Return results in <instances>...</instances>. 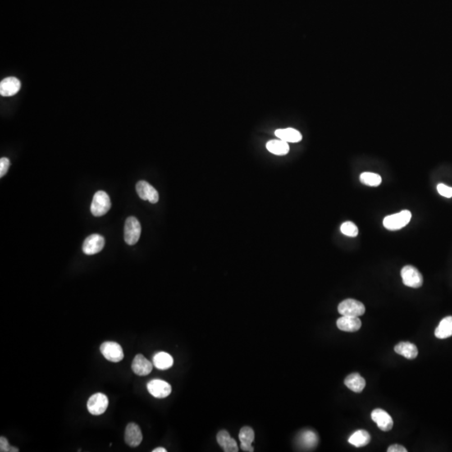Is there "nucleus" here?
<instances>
[{"label":"nucleus","instance_id":"f03ea898","mask_svg":"<svg viewBox=\"0 0 452 452\" xmlns=\"http://www.w3.org/2000/svg\"><path fill=\"white\" fill-rule=\"evenodd\" d=\"M411 216L409 211H403L399 213L386 216L384 219L383 225L389 230H400L409 224Z\"/></svg>","mask_w":452,"mask_h":452},{"label":"nucleus","instance_id":"a878e982","mask_svg":"<svg viewBox=\"0 0 452 452\" xmlns=\"http://www.w3.org/2000/svg\"><path fill=\"white\" fill-rule=\"evenodd\" d=\"M340 230H341V232L343 233L344 235H347V236L356 237L358 235V227L356 226L355 224H353V223L351 222V221L344 222V224L341 225Z\"/></svg>","mask_w":452,"mask_h":452},{"label":"nucleus","instance_id":"c756f323","mask_svg":"<svg viewBox=\"0 0 452 452\" xmlns=\"http://www.w3.org/2000/svg\"><path fill=\"white\" fill-rule=\"evenodd\" d=\"M10 162L7 157H2L0 159V177L3 178L7 174L8 170L10 169Z\"/></svg>","mask_w":452,"mask_h":452},{"label":"nucleus","instance_id":"bb28decb","mask_svg":"<svg viewBox=\"0 0 452 452\" xmlns=\"http://www.w3.org/2000/svg\"><path fill=\"white\" fill-rule=\"evenodd\" d=\"M0 451L1 452H19V449L10 445L9 440L4 436L0 437Z\"/></svg>","mask_w":452,"mask_h":452},{"label":"nucleus","instance_id":"6e6552de","mask_svg":"<svg viewBox=\"0 0 452 452\" xmlns=\"http://www.w3.org/2000/svg\"><path fill=\"white\" fill-rule=\"evenodd\" d=\"M147 389L149 394L154 398L163 399L169 396L172 392V387L169 383L162 380H152L148 383Z\"/></svg>","mask_w":452,"mask_h":452},{"label":"nucleus","instance_id":"2eb2a0df","mask_svg":"<svg viewBox=\"0 0 452 452\" xmlns=\"http://www.w3.org/2000/svg\"><path fill=\"white\" fill-rule=\"evenodd\" d=\"M21 84L15 77H7L0 83V94L3 97H12L20 91Z\"/></svg>","mask_w":452,"mask_h":452},{"label":"nucleus","instance_id":"4468645a","mask_svg":"<svg viewBox=\"0 0 452 452\" xmlns=\"http://www.w3.org/2000/svg\"><path fill=\"white\" fill-rule=\"evenodd\" d=\"M337 326L341 331L348 332V333H354L361 328L362 322L357 317H348V316H342L337 321Z\"/></svg>","mask_w":452,"mask_h":452},{"label":"nucleus","instance_id":"7ed1b4c3","mask_svg":"<svg viewBox=\"0 0 452 452\" xmlns=\"http://www.w3.org/2000/svg\"><path fill=\"white\" fill-rule=\"evenodd\" d=\"M141 227L140 222L135 217H129L127 219L124 226V239L127 244L133 245L137 244L140 239Z\"/></svg>","mask_w":452,"mask_h":452},{"label":"nucleus","instance_id":"412c9836","mask_svg":"<svg viewBox=\"0 0 452 452\" xmlns=\"http://www.w3.org/2000/svg\"><path fill=\"white\" fill-rule=\"evenodd\" d=\"M298 443L302 447L312 449L317 445L318 437L314 431L307 430L302 431L298 436Z\"/></svg>","mask_w":452,"mask_h":452},{"label":"nucleus","instance_id":"393cba45","mask_svg":"<svg viewBox=\"0 0 452 452\" xmlns=\"http://www.w3.org/2000/svg\"><path fill=\"white\" fill-rule=\"evenodd\" d=\"M360 182L367 186L377 187L382 183V178L379 174L375 173L364 172L361 174Z\"/></svg>","mask_w":452,"mask_h":452},{"label":"nucleus","instance_id":"f3484780","mask_svg":"<svg viewBox=\"0 0 452 452\" xmlns=\"http://www.w3.org/2000/svg\"><path fill=\"white\" fill-rule=\"evenodd\" d=\"M344 384L348 389L355 393H361L366 385L365 380L357 373L348 375L344 380Z\"/></svg>","mask_w":452,"mask_h":452},{"label":"nucleus","instance_id":"2f4dec72","mask_svg":"<svg viewBox=\"0 0 452 452\" xmlns=\"http://www.w3.org/2000/svg\"><path fill=\"white\" fill-rule=\"evenodd\" d=\"M388 452H407V449L403 446V445H398V444H395V445H392L389 446L387 449Z\"/></svg>","mask_w":452,"mask_h":452},{"label":"nucleus","instance_id":"f257e3e1","mask_svg":"<svg viewBox=\"0 0 452 452\" xmlns=\"http://www.w3.org/2000/svg\"><path fill=\"white\" fill-rule=\"evenodd\" d=\"M111 207V199L104 191H98L95 194L91 206L92 215L96 217L104 216Z\"/></svg>","mask_w":452,"mask_h":452},{"label":"nucleus","instance_id":"6ab92c4d","mask_svg":"<svg viewBox=\"0 0 452 452\" xmlns=\"http://www.w3.org/2000/svg\"><path fill=\"white\" fill-rule=\"evenodd\" d=\"M152 363L157 369H169L174 365V358L170 353L165 352H159L153 356Z\"/></svg>","mask_w":452,"mask_h":452},{"label":"nucleus","instance_id":"ddd939ff","mask_svg":"<svg viewBox=\"0 0 452 452\" xmlns=\"http://www.w3.org/2000/svg\"><path fill=\"white\" fill-rule=\"evenodd\" d=\"M153 363L142 354H137L132 363V369L136 375L147 376L152 371Z\"/></svg>","mask_w":452,"mask_h":452},{"label":"nucleus","instance_id":"c85d7f7f","mask_svg":"<svg viewBox=\"0 0 452 452\" xmlns=\"http://www.w3.org/2000/svg\"><path fill=\"white\" fill-rule=\"evenodd\" d=\"M437 191L440 195L445 198H452V188L445 184H439L437 185Z\"/></svg>","mask_w":452,"mask_h":452},{"label":"nucleus","instance_id":"b1692460","mask_svg":"<svg viewBox=\"0 0 452 452\" xmlns=\"http://www.w3.org/2000/svg\"><path fill=\"white\" fill-rule=\"evenodd\" d=\"M266 148L269 152L276 155L287 154L290 150L288 143L281 139L269 141L268 143H266Z\"/></svg>","mask_w":452,"mask_h":452},{"label":"nucleus","instance_id":"39448f33","mask_svg":"<svg viewBox=\"0 0 452 452\" xmlns=\"http://www.w3.org/2000/svg\"><path fill=\"white\" fill-rule=\"evenodd\" d=\"M100 350L103 357L112 363H118L124 359L122 348L116 342H104L100 347Z\"/></svg>","mask_w":452,"mask_h":452},{"label":"nucleus","instance_id":"9d476101","mask_svg":"<svg viewBox=\"0 0 452 452\" xmlns=\"http://www.w3.org/2000/svg\"><path fill=\"white\" fill-rule=\"evenodd\" d=\"M136 190H137L138 196L143 200H148L152 203H156L158 202V199H159L158 192L151 184H148V182L143 181V180L138 182L136 185Z\"/></svg>","mask_w":452,"mask_h":452},{"label":"nucleus","instance_id":"dca6fc26","mask_svg":"<svg viewBox=\"0 0 452 452\" xmlns=\"http://www.w3.org/2000/svg\"><path fill=\"white\" fill-rule=\"evenodd\" d=\"M239 439L240 440V448L242 450L247 452L254 451L252 443L255 440V432L252 427L250 426L242 427L239 431Z\"/></svg>","mask_w":452,"mask_h":452},{"label":"nucleus","instance_id":"7c9ffc66","mask_svg":"<svg viewBox=\"0 0 452 452\" xmlns=\"http://www.w3.org/2000/svg\"><path fill=\"white\" fill-rule=\"evenodd\" d=\"M223 450H224V451L225 452L238 451V450H239V447H238V445H237V442L235 441V439L231 438V439L229 440V442L223 447Z\"/></svg>","mask_w":452,"mask_h":452},{"label":"nucleus","instance_id":"423d86ee","mask_svg":"<svg viewBox=\"0 0 452 452\" xmlns=\"http://www.w3.org/2000/svg\"><path fill=\"white\" fill-rule=\"evenodd\" d=\"M109 400L107 395L102 393H97L88 399L87 409L92 416H101L106 412Z\"/></svg>","mask_w":452,"mask_h":452},{"label":"nucleus","instance_id":"a211bd4d","mask_svg":"<svg viewBox=\"0 0 452 452\" xmlns=\"http://www.w3.org/2000/svg\"><path fill=\"white\" fill-rule=\"evenodd\" d=\"M394 351L408 359H415L418 355V348L409 342H400L394 347Z\"/></svg>","mask_w":452,"mask_h":452},{"label":"nucleus","instance_id":"9b49d317","mask_svg":"<svg viewBox=\"0 0 452 452\" xmlns=\"http://www.w3.org/2000/svg\"><path fill=\"white\" fill-rule=\"evenodd\" d=\"M371 418L377 424L378 427L383 431H389L393 428L394 421L391 416L382 409H375L372 411Z\"/></svg>","mask_w":452,"mask_h":452},{"label":"nucleus","instance_id":"0eeeda50","mask_svg":"<svg viewBox=\"0 0 452 452\" xmlns=\"http://www.w3.org/2000/svg\"><path fill=\"white\" fill-rule=\"evenodd\" d=\"M400 274H401L403 283L406 286L412 288H419L423 285V276L421 275V272L418 271V269L416 268L415 266H404L402 268Z\"/></svg>","mask_w":452,"mask_h":452},{"label":"nucleus","instance_id":"1a4fd4ad","mask_svg":"<svg viewBox=\"0 0 452 452\" xmlns=\"http://www.w3.org/2000/svg\"><path fill=\"white\" fill-rule=\"evenodd\" d=\"M105 245L104 237L98 234H93L87 237L84 240L83 251L86 255H95L99 253Z\"/></svg>","mask_w":452,"mask_h":452},{"label":"nucleus","instance_id":"cd10ccee","mask_svg":"<svg viewBox=\"0 0 452 452\" xmlns=\"http://www.w3.org/2000/svg\"><path fill=\"white\" fill-rule=\"evenodd\" d=\"M216 439H217L218 444L223 448L229 442V440L231 439V437H230V433L227 431H220L218 433Z\"/></svg>","mask_w":452,"mask_h":452},{"label":"nucleus","instance_id":"f8f14e48","mask_svg":"<svg viewBox=\"0 0 452 452\" xmlns=\"http://www.w3.org/2000/svg\"><path fill=\"white\" fill-rule=\"evenodd\" d=\"M125 441L131 447H137L143 441V433L135 423H129L125 431Z\"/></svg>","mask_w":452,"mask_h":452},{"label":"nucleus","instance_id":"5701e85b","mask_svg":"<svg viewBox=\"0 0 452 452\" xmlns=\"http://www.w3.org/2000/svg\"><path fill=\"white\" fill-rule=\"evenodd\" d=\"M370 440L371 436L369 433L364 430H358L348 438V442L355 447H363L370 442Z\"/></svg>","mask_w":452,"mask_h":452},{"label":"nucleus","instance_id":"aec40b11","mask_svg":"<svg viewBox=\"0 0 452 452\" xmlns=\"http://www.w3.org/2000/svg\"><path fill=\"white\" fill-rule=\"evenodd\" d=\"M275 135L286 143H298L302 139L300 132L294 129H278L275 132Z\"/></svg>","mask_w":452,"mask_h":452},{"label":"nucleus","instance_id":"473e14b6","mask_svg":"<svg viewBox=\"0 0 452 452\" xmlns=\"http://www.w3.org/2000/svg\"><path fill=\"white\" fill-rule=\"evenodd\" d=\"M152 452H167V450L163 447H157L152 450Z\"/></svg>","mask_w":452,"mask_h":452},{"label":"nucleus","instance_id":"20e7f679","mask_svg":"<svg viewBox=\"0 0 452 452\" xmlns=\"http://www.w3.org/2000/svg\"><path fill=\"white\" fill-rule=\"evenodd\" d=\"M339 312L342 316L360 317L365 312V307L361 302L354 299H346L339 305Z\"/></svg>","mask_w":452,"mask_h":452},{"label":"nucleus","instance_id":"4be33fe9","mask_svg":"<svg viewBox=\"0 0 452 452\" xmlns=\"http://www.w3.org/2000/svg\"><path fill=\"white\" fill-rule=\"evenodd\" d=\"M435 335L437 339H445L452 336V316L445 317L435 328Z\"/></svg>","mask_w":452,"mask_h":452}]
</instances>
